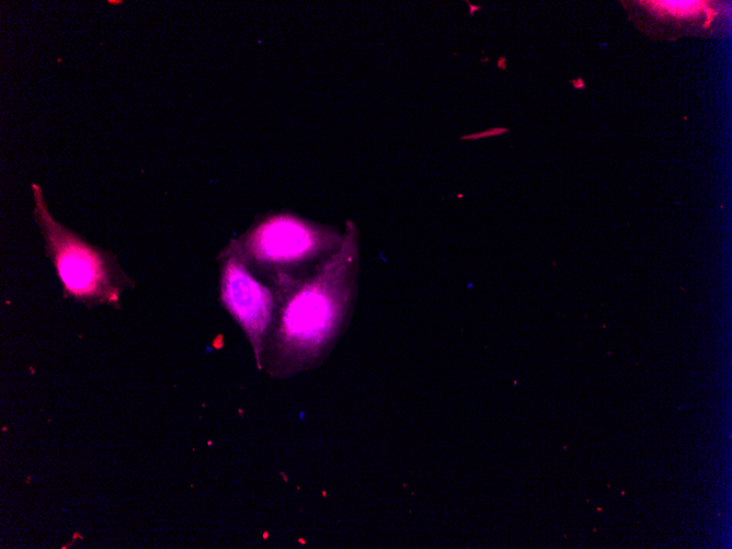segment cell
Masks as SVG:
<instances>
[{"instance_id": "1", "label": "cell", "mask_w": 732, "mask_h": 549, "mask_svg": "<svg viewBox=\"0 0 732 549\" xmlns=\"http://www.w3.org/2000/svg\"><path fill=\"white\" fill-rule=\"evenodd\" d=\"M357 270L358 232L347 221L339 249L321 261L272 264L255 274L273 305L259 369L285 378L324 361L352 316Z\"/></svg>"}, {"instance_id": "2", "label": "cell", "mask_w": 732, "mask_h": 549, "mask_svg": "<svg viewBox=\"0 0 732 549\" xmlns=\"http://www.w3.org/2000/svg\"><path fill=\"white\" fill-rule=\"evenodd\" d=\"M33 217L45 241V252L58 276L65 298L88 307L112 305L119 308L121 295L135 282L123 271L116 255L91 244L65 227L50 213L43 188L31 184Z\"/></svg>"}, {"instance_id": "3", "label": "cell", "mask_w": 732, "mask_h": 549, "mask_svg": "<svg viewBox=\"0 0 732 549\" xmlns=\"http://www.w3.org/2000/svg\"><path fill=\"white\" fill-rule=\"evenodd\" d=\"M343 236L290 214L260 217L229 247L249 262H294L333 253Z\"/></svg>"}, {"instance_id": "4", "label": "cell", "mask_w": 732, "mask_h": 549, "mask_svg": "<svg viewBox=\"0 0 732 549\" xmlns=\"http://www.w3.org/2000/svg\"><path fill=\"white\" fill-rule=\"evenodd\" d=\"M218 263L220 302L243 330L258 362L273 314L270 294L228 245Z\"/></svg>"}, {"instance_id": "5", "label": "cell", "mask_w": 732, "mask_h": 549, "mask_svg": "<svg viewBox=\"0 0 732 549\" xmlns=\"http://www.w3.org/2000/svg\"><path fill=\"white\" fill-rule=\"evenodd\" d=\"M637 26L657 38L709 35L721 11L714 1H630Z\"/></svg>"}]
</instances>
